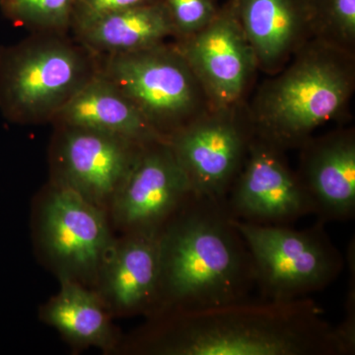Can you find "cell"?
Returning <instances> with one entry per match:
<instances>
[{
    "label": "cell",
    "mask_w": 355,
    "mask_h": 355,
    "mask_svg": "<svg viewBox=\"0 0 355 355\" xmlns=\"http://www.w3.org/2000/svg\"><path fill=\"white\" fill-rule=\"evenodd\" d=\"M60 279V291L41 308L42 321L74 347L109 350L116 343L111 314L95 289L69 277Z\"/></svg>",
    "instance_id": "cell-18"
},
{
    "label": "cell",
    "mask_w": 355,
    "mask_h": 355,
    "mask_svg": "<svg viewBox=\"0 0 355 355\" xmlns=\"http://www.w3.org/2000/svg\"><path fill=\"white\" fill-rule=\"evenodd\" d=\"M167 6L177 38L195 34L216 17L219 7L216 0H163Z\"/></svg>",
    "instance_id": "cell-21"
},
{
    "label": "cell",
    "mask_w": 355,
    "mask_h": 355,
    "mask_svg": "<svg viewBox=\"0 0 355 355\" xmlns=\"http://www.w3.org/2000/svg\"><path fill=\"white\" fill-rule=\"evenodd\" d=\"M293 55L247 110L254 135L282 150L302 146L318 128L338 118L355 86L354 53L313 38Z\"/></svg>",
    "instance_id": "cell-3"
},
{
    "label": "cell",
    "mask_w": 355,
    "mask_h": 355,
    "mask_svg": "<svg viewBox=\"0 0 355 355\" xmlns=\"http://www.w3.org/2000/svg\"><path fill=\"white\" fill-rule=\"evenodd\" d=\"M55 128L51 150L53 182L109 212L146 144L87 128Z\"/></svg>",
    "instance_id": "cell-9"
},
{
    "label": "cell",
    "mask_w": 355,
    "mask_h": 355,
    "mask_svg": "<svg viewBox=\"0 0 355 355\" xmlns=\"http://www.w3.org/2000/svg\"><path fill=\"white\" fill-rule=\"evenodd\" d=\"M243 107L211 110L166 140L195 195L225 202L254 135Z\"/></svg>",
    "instance_id": "cell-8"
},
{
    "label": "cell",
    "mask_w": 355,
    "mask_h": 355,
    "mask_svg": "<svg viewBox=\"0 0 355 355\" xmlns=\"http://www.w3.org/2000/svg\"><path fill=\"white\" fill-rule=\"evenodd\" d=\"M160 230L133 231L114 239L95 284L110 312L153 314L160 277Z\"/></svg>",
    "instance_id": "cell-13"
},
{
    "label": "cell",
    "mask_w": 355,
    "mask_h": 355,
    "mask_svg": "<svg viewBox=\"0 0 355 355\" xmlns=\"http://www.w3.org/2000/svg\"><path fill=\"white\" fill-rule=\"evenodd\" d=\"M257 67L277 73L311 37L305 0H230Z\"/></svg>",
    "instance_id": "cell-15"
},
{
    "label": "cell",
    "mask_w": 355,
    "mask_h": 355,
    "mask_svg": "<svg viewBox=\"0 0 355 355\" xmlns=\"http://www.w3.org/2000/svg\"><path fill=\"white\" fill-rule=\"evenodd\" d=\"M76 0H0L7 19L35 33H62L71 29Z\"/></svg>",
    "instance_id": "cell-20"
},
{
    "label": "cell",
    "mask_w": 355,
    "mask_h": 355,
    "mask_svg": "<svg viewBox=\"0 0 355 355\" xmlns=\"http://www.w3.org/2000/svg\"><path fill=\"white\" fill-rule=\"evenodd\" d=\"M193 195L166 140L146 144L109 209L123 233L160 230Z\"/></svg>",
    "instance_id": "cell-11"
},
{
    "label": "cell",
    "mask_w": 355,
    "mask_h": 355,
    "mask_svg": "<svg viewBox=\"0 0 355 355\" xmlns=\"http://www.w3.org/2000/svg\"><path fill=\"white\" fill-rule=\"evenodd\" d=\"M347 263L349 265V279L347 288V299H345V314L343 323L338 324V333L342 336L343 342L349 349L350 354L355 352V261L354 242L352 241L347 248Z\"/></svg>",
    "instance_id": "cell-23"
},
{
    "label": "cell",
    "mask_w": 355,
    "mask_h": 355,
    "mask_svg": "<svg viewBox=\"0 0 355 355\" xmlns=\"http://www.w3.org/2000/svg\"><path fill=\"white\" fill-rule=\"evenodd\" d=\"M253 259L260 298L292 301L308 297L333 284L345 260L331 241L323 222L294 230L233 218Z\"/></svg>",
    "instance_id": "cell-6"
},
{
    "label": "cell",
    "mask_w": 355,
    "mask_h": 355,
    "mask_svg": "<svg viewBox=\"0 0 355 355\" xmlns=\"http://www.w3.org/2000/svg\"><path fill=\"white\" fill-rule=\"evenodd\" d=\"M154 1L158 0H76L70 30L78 31L110 13Z\"/></svg>",
    "instance_id": "cell-22"
},
{
    "label": "cell",
    "mask_w": 355,
    "mask_h": 355,
    "mask_svg": "<svg viewBox=\"0 0 355 355\" xmlns=\"http://www.w3.org/2000/svg\"><path fill=\"white\" fill-rule=\"evenodd\" d=\"M73 34L96 57L133 53L177 38L163 0L110 13Z\"/></svg>",
    "instance_id": "cell-17"
},
{
    "label": "cell",
    "mask_w": 355,
    "mask_h": 355,
    "mask_svg": "<svg viewBox=\"0 0 355 355\" xmlns=\"http://www.w3.org/2000/svg\"><path fill=\"white\" fill-rule=\"evenodd\" d=\"M284 151L254 135L246 159L225 200L233 218L287 226L313 214V205Z\"/></svg>",
    "instance_id": "cell-10"
},
{
    "label": "cell",
    "mask_w": 355,
    "mask_h": 355,
    "mask_svg": "<svg viewBox=\"0 0 355 355\" xmlns=\"http://www.w3.org/2000/svg\"><path fill=\"white\" fill-rule=\"evenodd\" d=\"M97 72V58L76 39L36 33L0 49V109L12 123H51Z\"/></svg>",
    "instance_id": "cell-4"
},
{
    "label": "cell",
    "mask_w": 355,
    "mask_h": 355,
    "mask_svg": "<svg viewBox=\"0 0 355 355\" xmlns=\"http://www.w3.org/2000/svg\"><path fill=\"white\" fill-rule=\"evenodd\" d=\"M137 350L153 355H350L309 297L247 299L150 318Z\"/></svg>",
    "instance_id": "cell-1"
},
{
    "label": "cell",
    "mask_w": 355,
    "mask_h": 355,
    "mask_svg": "<svg viewBox=\"0 0 355 355\" xmlns=\"http://www.w3.org/2000/svg\"><path fill=\"white\" fill-rule=\"evenodd\" d=\"M253 259L225 202L193 193L160 230L155 310L205 309L251 298Z\"/></svg>",
    "instance_id": "cell-2"
},
{
    "label": "cell",
    "mask_w": 355,
    "mask_h": 355,
    "mask_svg": "<svg viewBox=\"0 0 355 355\" xmlns=\"http://www.w3.org/2000/svg\"><path fill=\"white\" fill-rule=\"evenodd\" d=\"M176 46L202 84L214 109L242 104L254 76L256 58L230 0L216 17Z\"/></svg>",
    "instance_id": "cell-12"
},
{
    "label": "cell",
    "mask_w": 355,
    "mask_h": 355,
    "mask_svg": "<svg viewBox=\"0 0 355 355\" xmlns=\"http://www.w3.org/2000/svg\"><path fill=\"white\" fill-rule=\"evenodd\" d=\"M98 72L113 83L163 139L214 110L176 44L96 57Z\"/></svg>",
    "instance_id": "cell-5"
},
{
    "label": "cell",
    "mask_w": 355,
    "mask_h": 355,
    "mask_svg": "<svg viewBox=\"0 0 355 355\" xmlns=\"http://www.w3.org/2000/svg\"><path fill=\"white\" fill-rule=\"evenodd\" d=\"M297 173L317 220H349L355 214V135L338 130L302 144Z\"/></svg>",
    "instance_id": "cell-14"
},
{
    "label": "cell",
    "mask_w": 355,
    "mask_h": 355,
    "mask_svg": "<svg viewBox=\"0 0 355 355\" xmlns=\"http://www.w3.org/2000/svg\"><path fill=\"white\" fill-rule=\"evenodd\" d=\"M311 37L354 53L355 0H305Z\"/></svg>",
    "instance_id": "cell-19"
},
{
    "label": "cell",
    "mask_w": 355,
    "mask_h": 355,
    "mask_svg": "<svg viewBox=\"0 0 355 355\" xmlns=\"http://www.w3.org/2000/svg\"><path fill=\"white\" fill-rule=\"evenodd\" d=\"M51 123L111 133L144 144L166 140L127 96L99 72L58 112Z\"/></svg>",
    "instance_id": "cell-16"
},
{
    "label": "cell",
    "mask_w": 355,
    "mask_h": 355,
    "mask_svg": "<svg viewBox=\"0 0 355 355\" xmlns=\"http://www.w3.org/2000/svg\"><path fill=\"white\" fill-rule=\"evenodd\" d=\"M37 234L58 277L84 286L96 284L114 241L106 210L53 181L40 205Z\"/></svg>",
    "instance_id": "cell-7"
}]
</instances>
